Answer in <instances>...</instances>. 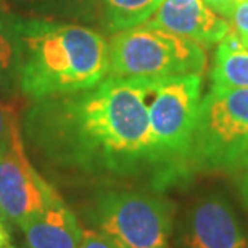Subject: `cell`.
I'll return each instance as SVG.
<instances>
[{
    "mask_svg": "<svg viewBox=\"0 0 248 248\" xmlns=\"http://www.w3.org/2000/svg\"><path fill=\"white\" fill-rule=\"evenodd\" d=\"M156 82L107 76L89 89L32 100L21 123L24 145L62 179H147L158 190L150 123Z\"/></svg>",
    "mask_w": 248,
    "mask_h": 248,
    "instance_id": "obj_1",
    "label": "cell"
},
{
    "mask_svg": "<svg viewBox=\"0 0 248 248\" xmlns=\"http://www.w3.org/2000/svg\"><path fill=\"white\" fill-rule=\"evenodd\" d=\"M19 91L31 100L89 89L108 76V44L95 29L44 18H19Z\"/></svg>",
    "mask_w": 248,
    "mask_h": 248,
    "instance_id": "obj_2",
    "label": "cell"
},
{
    "mask_svg": "<svg viewBox=\"0 0 248 248\" xmlns=\"http://www.w3.org/2000/svg\"><path fill=\"white\" fill-rule=\"evenodd\" d=\"M202 103V74L158 79L150 123L158 165V190L190 171V150Z\"/></svg>",
    "mask_w": 248,
    "mask_h": 248,
    "instance_id": "obj_3",
    "label": "cell"
},
{
    "mask_svg": "<svg viewBox=\"0 0 248 248\" xmlns=\"http://www.w3.org/2000/svg\"><path fill=\"white\" fill-rule=\"evenodd\" d=\"M206 53L198 42L150 23L115 32L108 44V76L165 79L202 74Z\"/></svg>",
    "mask_w": 248,
    "mask_h": 248,
    "instance_id": "obj_4",
    "label": "cell"
},
{
    "mask_svg": "<svg viewBox=\"0 0 248 248\" xmlns=\"http://www.w3.org/2000/svg\"><path fill=\"white\" fill-rule=\"evenodd\" d=\"M174 211L161 193L110 188L95 197L87 219L113 248H168Z\"/></svg>",
    "mask_w": 248,
    "mask_h": 248,
    "instance_id": "obj_5",
    "label": "cell"
},
{
    "mask_svg": "<svg viewBox=\"0 0 248 248\" xmlns=\"http://www.w3.org/2000/svg\"><path fill=\"white\" fill-rule=\"evenodd\" d=\"M248 158V89H210L202 98L190 170H235Z\"/></svg>",
    "mask_w": 248,
    "mask_h": 248,
    "instance_id": "obj_6",
    "label": "cell"
},
{
    "mask_svg": "<svg viewBox=\"0 0 248 248\" xmlns=\"http://www.w3.org/2000/svg\"><path fill=\"white\" fill-rule=\"evenodd\" d=\"M63 198L39 174L26 155L23 139L0 156V216L19 229Z\"/></svg>",
    "mask_w": 248,
    "mask_h": 248,
    "instance_id": "obj_7",
    "label": "cell"
},
{
    "mask_svg": "<svg viewBox=\"0 0 248 248\" xmlns=\"http://www.w3.org/2000/svg\"><path fill=\"white\" fill-rule=\"evenodd\" d=\"M181 248H247L242 222L226 197H205L190 208L181 227Z\"/></svg>",
    "mask_w": 248,
    "mask_h": 248,
    "instance_id": "obj_8",
    "label": "cell"
},
{
    "mask_svg": "<svg viewBox=\"0 0 248 248\" xmlns=\"http://www.w3.org/2000/svg\"><path fill=\"white\" fill-rule=\"evenodd\" d=\"M147 23L200 46L219 44L231 31L229 23L203 0H163Z\"/></svg>",
    "mask_w": 248,
    "mask_h": 248,
    "instance_id": "obj_9",
    "label": "cell"
},
{
    "mask_svg": "<svg viewBox=\"0 0 248 248\" xmlns=\"http://www.w3.org/2000/svg\"><path fill=\"white\" fill-rule=\"evenodd\" d=\"M21 231L31 248H79L84 235L78 217L64 202L32 217Z\"/></svg>",
    "mask_w": 248,
    "mask_h": 248,
    "instance_id": "obj_10",
    "label": "cell"
},
{
    "mask_svg": "<svg viewBox=\"0 0 248 248\" xmlns=\"http://www.w3.org/2000/svg\"><path fill=\"white\" fill-rule=\"evenodd\" d=\"M211 89H248V47L232 29L217 47L211 69Z\"/></svg>",
    "mask_w": 248,
    "mask_h": 248,
    "instance_id": "obj_11",
    "label": "cell"
},
{
    "mask_svg": "<svg viewBox=\"0 0 248 248\" xmlns=\"http://www.w3.org/2000/svg\"><path fill=\"white\" fill-rule=\"evenodd\" d=\"M18 19L19 16L0 12V89L3 92L19 89L23 44Z\"/></svg>",
    "mask_w": 248,
    "mask_h": 248,
    "instance_id": "obj_12",
    "label": "cell"
},
{
    "mask_svg": "<svg viewBox=\"0 0 248 248\" xmlns=\"http://www.w3.org/2000/svg\"><path fill=\"white\" fill-rule=\"evenodd\" d=\"M163 0H98L103 24L110 32L126 31L148 21Z\"/></svg>",
    "mask_w": 248,
    "mask_h": 248,
    "instance_id": "obj_13",
    "label": "cell"
},
{
    "mask_svg": "<svg viewBox=\"0 0 248 248\" xmlns=\"http://www.w3.org/2000/svg\"><path fill=\"white\" fill-rule=\"evenodd\" d=\"M21 139V124L16 111L10 103L0 100V156Z\"/></svg>",
    "mask_w": 248,
    "mask_h": 248,
    "instance_id": "obj_14",
    "label": "cell"
},
{
    "mask_svg": "<svg viewBox=\"0 0 248 248\" xmlns=\"http://www.w3.org/2000/svg\"><path fill=\"white\" fill-rule=\"evenodd\" d=\"M232 23H234L235 36L240 39V42L248 47V0H240L232 13Z\"/></svg>",
    "mask_w": 248,
    "mask_h": 248,
    "instance_id": "obj_15",
    "label": "cell"
},
{
    "mask_svg": "<svg viewBox=\"0 0 248 248\" xmlns=\"http://www.w3.org/2000/svg\"><path fill=\"white\" fill-rule=\"evenodd\" d=\"M213 12L217 13L222 18L231 19L232 13H234L235 7L239 5L240 0H203Z\"/></svg>",
    "mask_w": 248,
    "mask_h": 248,
    "instance_id": "obj_16",
    "label": "cell"
},
{
    "mask_svg": "<svg viewBox=\"0 0 248 248\" xmlns=\"http://www.w3.org/2000/svg\"><path fill=\"white\" fill-rule=\"evenodd\" d=\"M79 248H113V245L105 237H102L95 231H84L82 242Z\"/></svg>",
    "mask_w": 248,
    "mask_h": 248,
    "instance_id": "obj_17",
    "label": "cell"
},
{
    "mask_svg": "<svg viewBox=\"0 0 248 248\" xmlns=\"http://www.w3.org/2000/svg\"><path fill=\"white\" fill-rule=\"evenodd\" d=\"M242 170H244V174H242V179H240V193L248 210V158L244 165H242Z\"/></svg>",
    "mask_w": 248,
    "mask_h": 248,
    "instance_id": "obj_18",
    "label": "cell"
},
{
    "mask_svg": "<svg viewBox=\"0 0 248 248\" xmlns=\"http://www.w3.org/2000/svg\"><path fill=\"white\" fill-rule=\"evenodd\" d=\"M0 248H12V245H10V234L7 227H5L2 216H0Z\"/></svg>",
    "mask_w": 248,
    "mask_h": 248,
    "instance_id": "obj_19",
    "label": "cell"
},
{
    "mask_svg": "<svg viewBox=\"0 0 248 248\" xmlns=\"http://www.w3.org/2000/svg\"><path fill=\"white\" fill-rule=\"evenodd\" d=\"M28 3H34V5H46V3H53L58 2V0H26Z\"/></svg>",
    "mask_w": 248,
    "mask_h": 248,
    "instance_id": "obj_20",
    "label": "cell"
},
{
    "mask_svg": "<svg viewBox=\"0 0 248 248\" xmlns=\"http://www.w3.org/2000/svg\"><path fill=\"white\" fill-rule=\"evenodd\" d=\"M12 248H13V247H12Z\"/></svg>",
    "mask_w": 248,
    "mask_h": 248,
    "instance_id": "obj_21",
    "label": "cell"
}]
</instances>
